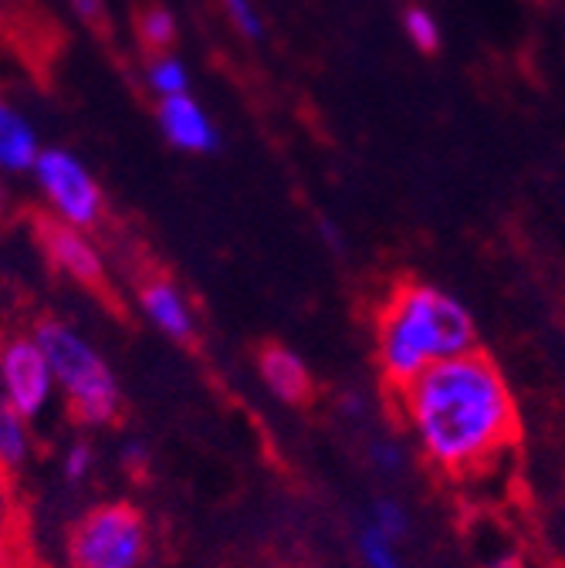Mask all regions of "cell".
<instances>
[{"label": "cell", "instance_id": "obj_1", "mask_svg": "<svg viewBox=\"0 0 565 568\" xmlns=\"http://www.w3.org/2000/svg\"><path fill=\"white\" fill-rule=\"evenodd\" d=\"M400 393L423 454L451 474L481 467L518 434L512 389L481 352L434 363Z\"/></svg>", "mask_w": 565, "mask_h": 568}, {"label": "cell", "instance_id": "obj_2", "mask_svg": "<svg viewBox=\"0 0 565 568\" xmlns=\"http://www.w3.org/2000/svg\"><path fill=\"white\" fill-rule=\"evenodd\" d=\"M474 352L471 312L431 284H403L376 318L380 369L393 386L413 383L434 363Z\"/></svg>", "mask_w": 565, "mask_h": 568}, {"label": "cell", "instance_id": "obj_3", "mask_svg": "<svg viewBox=\"0 0 565 568\" xmlns=\"http://www.w3.org/2000/svg\"><path fill=\"white\" fill-rule=\"evenodd\" d=\"M31 335L44 348L54 389L64 399L68 413L89 430H109L122 416V386L105 355L64 318H41Z\"/></svg>", "mask_w": 565, "mask_h": 568}, {"label": "cell", "instance_id": "obj_4", "mask_svg": "<svg viewBox=\"0 0 565 568\" xmlns=\"http://www.w3.org/2000/svg\"><path fill=\"white\" fill-rule=\"evenodd\" d=\"M153 531L132 501L92 505L68 531V568H147Z\"/></svg>", "mask_w": 565, "mask_h": 568}, {"label": "cell", "instance_id": "obj_5", "mask_svg": "<svg viewBox=\"0 0 565 568\" xmlns=\"http://www.w3.org/2000/svg\"><path fill=\"white\" fill-rule=\"evenodd\" d=\"M31 180L51 221L79 231H95L105 221V190L79 153L44 146L31 166Z\"/></svg>", "mask_w": 565, "mask_h": 568}, {"label": "cell", "instance_id": "obj_6", "mask_svg": "<svg viewBox=\"0 0 565 568\" xmlns=\"http://www.w3.org/2000/svg\"><path fill=\"white\" fill-rule=\"evenodd\" d=\"M54 373L44 348L31 332L0 338V399L31 423L54 403Z\"/></svg>", "mask_w": 565, "mask_h": 568}, {"label": "cell", "instance_id": "obj_7", "mask_svg": "<svg viewBox=\"0 0 565 568\" xmlns=\"http://www.w3.org/2000/svg\"><path fill=\"white\" fill-rule=\"evenodd\" d=\"M38 247L48 257V264L61 277L79 284V288H89L99 295L109 288L105 257H102L99 244L89 237V231H79V227H68V224L44 217V221H38Z\"/></svg>", "mask_w": 565, "mask_h": 568}, {"label": "cell", "instance_id": "obj_8", "mask_svg": "<svg viewBox=\"0 0 565 568\" xmlns=\"http://www.w3.org/2000/svg\"><path fill=\"white\" fill-rule=\"evenodd\" d=\"M157 129L167 139V146L186 156H210L221 150V129L203 109V102L186 92L157 102Z\"/></svg>", "mask_w": 565, "mask_h": 568}, {"label": "cell", "instance_id": "obj_9", "mask_svg": "<svg viewBox=\"0 0 565 568\" xmlns=\"http://www.w3.org/2000/svg\"><path fill=\"white\" fill-rule=\"evenodd\" d=\"M135 305L143 312V318L163 332L170 342H180V345H190L196 338V312H193V302L186 298V292L180 284L167 274H147L139 281L135 288Z\"/></svg>", "mask_w": 565, "mask_h": 568}, {"label": "cell", "instance_id": "obj_10", "mask_svg": "<svg viewBox=\"0 0 565 568\" xmlns=\"http://www.w3.org/2000/svg\"><path fill=\"white\" fill-rule=\"evenodd\" d=\"M258 376L261 383L289 406H305L315 393V379L299 352L281 342H268L258 352Z\"/></svg>", "mask_w": 565, "mask_h": 568}, {"label": "cell", "instance_id": "obj_11", "mask_svg": "<svg viewBox=\"0 0 565 568\" xmlns=\"http://www.w3.org/2000/svg\"><path fill=\"white\" fill-rule=\"evenodd\" d=\"M41 139L31 122L11 99L0 95V173L8 176H24L31 173L38 153H41Z\"/></svg>", "mask_w": 565, "mask_h": 568}, {"label": "cell", "instance_id": "obj_12", "mask_svg": "<svg viewBox=\"0 0 565 568\" xmlns=\"http://www.w3.org/2000/svg\"><path fill=\"white\" fill-rule=\"evenodd\" d=\"M34 457L31 419L0 399V477H14Z\"/></svg>", "mask_w": 565, "mask_h": 568}, {"label": "cell", "instance_id": "obj_13", "mask_svg": "<svg viewBox=\"0 0 565 568\" xmlns=\"http://www.w3.org/2000/svg\"><path fill=\"white\" fill-rule=\"evenodd\" d=\"M190 82H193L190 64L176 51H157L143 64V85L150 89V95L157 102L160 99H173V95H186Z\"/></svg>", "mask_w": 565, "mask_h": 568}, {"label": "cell", "instance_id": "obj_14", "mask_svg": "<svg viewBox=\"0 0 565 568\" xmlns=\"http://www.w3.org/2000/svg\"><path fill=\"white\" fill-rule=\"evenodd\" d=\"M176 28H180L176 14H173L170 8H163V4H150V8L139 11V18H135V34H139V41H143V48H147L150 54H157V51H173V44H176Z\"/></svg>", "mask_w": 565, "mask_h": 568}, {"label": "cell", "instance_id": "obj_15", "mask_svg": "<svg viewBox=\"0 0 565 568\" xmlns=\"http://www.w3.org/2000/svg\"><path fill=\"white\" fill-rule=\"evenodd\" d=\"M356 545H360V558H363L366 568H403V565H400V555H396V541L386 538V535H383L380 528H373L370 521L360 528Z\"/></svg>", "mask_w": 565, "mask_h": 568}, {"label": "cell", "instance_id": "obj_16", "mask_svg": "<svg viewBox=\"0 0 565 568\" xmlns=\"http://www.w3.org/2000/svg\"><path fill=\"white\" fill-rule=\"evenodd\" d=\"M95 470V447L89 437H75L61 450V477L68 484H85Z\"/></svg>", "mask_w": 565, "mask_h": 568}, {"label": "cell", "instance_id": "obj_17", "mask_svg": "<svg viewBox=\"0 0 565 568\" xmlns=\"http://www.w3.org/2000/svg\"><path fill=\"white\" fill-rule=\"evenodd\" d=\"M221 11L244 41H261L264 38V18H261L254 0H221Z\"/></svg>", "mask_w": 565, "mask_h": 568}, {"label": "cell", "instance_id": "obj_18", "mask_svg": "<svg viewBox=\"0 0 565 568\" xmlns=\"http://www.w3.org/2000/svg\"><path fill=\"white\" fill-rule=\"evenodd\" d=\"M370 525L373 528H380L386 538H393V541H400L406 531H410V518H406V511L396 505V501H390V497H380V501L373 505V511H370Z\"/></svg>", "mask_w": 565, "mask_h": 568}, {"label": "cell", "instance_id": "obj_19", "mask_svg": "<svg viewBox=\"0 0 565 568\" xmlns=\"http://www.w3.org/2000/svg\"><path fill=\"white\" fill-rule=\"evenodd\" d=\"M403 24H406L410 41H413L420 51H437V44H441V31H437L434 18H431L427 11H420V8L406 11Z\"/></svg>", "mask_w": 565, "mask_h": 568}, {"label": "cell", "instance_id": "obj_20", "mask_svg": "<svg viewBox=\"0 0 565 568\" xmlns=\"http://www.w3.org/2000/svg\"><path fill=\"white\" fill-rule=\"evenodd\" d=\"M370 454H373L376 467L386 470V474H396V470L403 467V450H400L393 440H376V444L370 447Z\"/></svg>", "mask_w": 565, "mask_h": 568}, {"label": "cell", "instance_id": "obj_21", "mask_svg": "<svg viewBox=\"0 0 565 568\" xmlns=\"http://www.w3.org/2000/svg\"><path fill=\"white\" fill-rule=\"evenodd\" d=\"M119 457H122V467L135 474V470H143V467H147L150 450H147V444H139V440H125L122 450H119Z\"/></svg>", "mask_w": 565, "mask_h": 568}, {"label": "cell", "instance_id": "obj_22", "mask_svg": "<svg viewBox=\"0 0 565 568\" xmlns=\"http://www.w3.org/2000/svg\"><path fill=\"white\" fill-rule=\"evenodd\" d=\"M72 11L85 24H102L105 21V0H72Z\"/></svg>", "mask_w": 565, "mask_h": 568}, {"label": "cell", "instance_id": "obj_23", "mask_svg": "<svg viewBox=\"0 0 565 568\" xmlns=\"http://www.w3.org/2000/svg\"><path fill=\"white\" fill-rule=\"evenodd\" d=\"M8 477H0V541L8 535V525H11V501H8Z\"/></svg>", "mask_w": 565, "mask_h": 568}, {"label": "cell", "instance_id": "obj_24", "mask_svg": "<svg viewBox=\"0 0 565 568\" xmlns=\"http://www.w3.org/2000/svg\"><path fill=\"white\" fill-rule=\"evenodd\" d=\"M0 213H4V196H0Z\"/></svg>", "mask_w": 565, "mask_h": 568}]
</instances>
